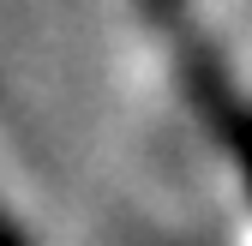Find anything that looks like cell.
<instances>
[{
	"mask_svg": "<svg viewBox=\"0 0 252 246\" xmlns=\"http://www.w3.org/2000/svg\"><path fill=\"white\" fill-rule=\"evenodd\" d=\"M210 120L222 126V144H228V156H234V168H240V180H246V192H252V108L222 102Z\"/></svg>",
	"mask_w": 252,
	"mask_h": 246,
	"instance_id": "cell-1",
	"label": "cell"
},
{
	"mask_svg": "<svg viewBox=\"0 0 252 246\" xmlns=\"http://www.w3.org/2000/svg\"><path fill=\"white\" fill-rule=\"evenodd\" d=\"M180 6H186V0H144V12H150V18H162L168 30L180 24Z\"/></svg>",
	"mask_w": 252,
	"mask_h": 246,
	"instance_id": "cell-2",
	"label": "cell"
},
{
	"mask_svg": "<svg viewBox=\"0 0 252 246\" xmlns=\"http://www.w3.org/2000/svg\"><path fill=\"white\" fill-rule=\"evenodd\" d=\"M0 246H30V240H24V228L12 222V210H0Z\"/></svg>",
	"mask_w": 252,
	"mask_h": 246,
	"instance_id": "cell-3",
	"label": "cell"
}]
</instances>
